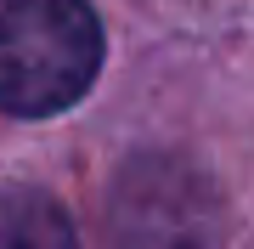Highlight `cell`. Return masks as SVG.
<instances>
[{"label":"cell","instance_id":"2","mask_svg":"<svg viewBox=\"0 0 254 249\" xmlns=\"http://www.w3.org/2000/svg\"><path fill=\"white\" fill-rule=\"evenodd\" d=\"M119 249H220V198L187 159L141 153L113 181Z\"/></svg>","mask_w":254,"mask_h":249},{"label":"cell","instance_id":"1","mask_svg":"<svg viewBox=\"0 0 254 249\" xmlns=\"http://www.w3.org/2000/svg\"><path fill=\"white\" fill-rule=\"evenodd\" d=\"M102 68L91 0H0V108L46 119L73 108Z\"/></svg>","mask_w":254,"mask_h":249},{"label":"cell","instance_id":"3","mask_svg":"<svg viewBox=\"0 0 254 249\" xmlns=\"http://www.w3.org/2000/svg\"><path fill=\"white\" fill-rule=\"evenodd\" d=\"M0 249H79V232L57 198L34 187H6L0 193Z\"/></svg>","mask_w":254,"mask_h":249}]
</instances>
